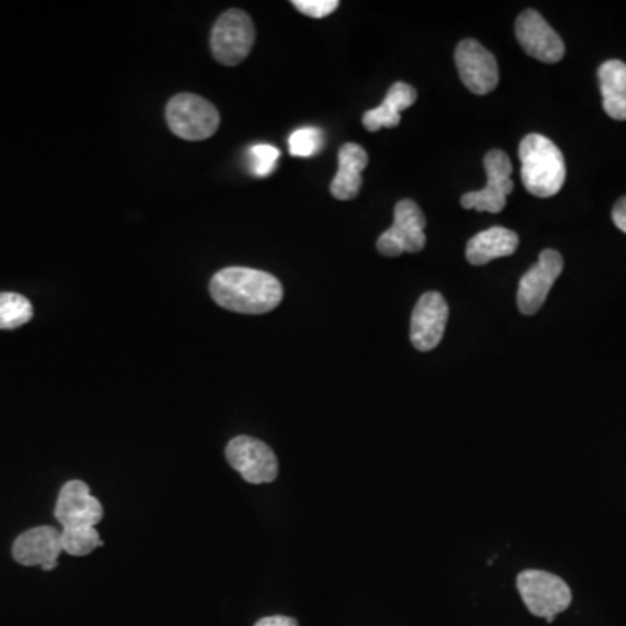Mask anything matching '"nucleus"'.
Here are the masks:
<instances>
[{
  "instance_id": "obj_15",
  "label": "nucleus",
  "mask_w": 626,
  "mask_h": 626,
  "mask_svg": "<svg viewBox=\"0 0 626 626\" xmlns=\"http://www.w3.org/2000/svg\"><path fill=\"white\" fill-rule=\"evenodd\" d=\"M369 157L360 145L347 143L339 148L338 172L331 183V196L338 200H351L362 188V171Z\"/></svg>"
},
{
  "instance_id": "obj_12",
  "label": "nucleus",
  "mask_w": 626,
  "mask_h": 626,
  "mask_svg": "<svg viewBox=\"0 0 626 626\" xmlns=\"http://www.w3.org/2000/svg\"><path fill=\"white\" fill-rule=\"evenodd\" d=\"M54 517L63 529L97 527L103 519V507L100 499L91 495L88 484L70 480L61 487Z\"/></svg>"
},
{
  "instance_id": "obj_25",
  "label": "nucleus",
  "mask_w": 626,
  "mask_h": 626,
  "mask_svg": "<svg viewBox=\"0 0 626 626\" xmlns=\"http://www.w3.org/2000/svg\"><path fill=\"white\" fill-rule=\"evenodd\" d=\"M255 626H298V622L289 616H268L260 619Z\"/></svg>"
},
{
  "instance_id": "obj_6",
  "label": "nucleus",
  "mask_w": 626,
  "mask_h": 626,
  "mask_svg": "<svg viewBox=\"0 0 626 626\" xmlns=\"http://www.w3.org/2000/svg\"><path fill=\"white\" fill-rule=\"evenodd\" d=\"M394 225L379 236L376 248L388 258H397L404 252L424 251L427 244L425 227L427 218L413 200H400L394 211Z\"/></svg>"
},
{
  "instance_id": "obj_21",
  "label": "nucleus",
  "mask_w": 626,
  "mask_h": 626,
  "mask_svg": "<svg viewBox=\"0 0 626 626\" xmlns=\"http://www.w3.org/2000/svg\"><path fill=\"white\" fill-rule=\"evenodd\" d=\"M324 147V132L317 128L296 129L289 136V152L291 156L308 159L317 156Z\"/></svg>"
},
{
  "instance_id": "obj_13",
  "label": "nucleus",
  "mask_w": 626,
  "mask_h": 626,
  "mask_svg": "<svg viewBox=\"0 0 626 626\" xmlns=\"http://www.w3.org/2000/svg\"><path fill=\"white\" fill-rule=\"evenodd\" d=\"M449 307L437 291L425 292L418 299L411 317V344L416 350L430 351L439 347L446 332Z\"/></svg>"
},
{
  "instance_id": "obj_22",
  "label": "nucleus",
  "mask_w": 626,
  "mask_h": 626,
  "mask_svg": "<svg viewBox=\"0 0 626 626\" xmlns=\"http://www.w3.org/2000/svg\"><path fill=\"white\" fill-rule=\"evenodd\" d=\"M280 150L274 145L260 143L248 150L249 171L256 178H267L279 165Z\"/></svg>"
},
{
  "instance_id": "obj_16",
  "label": "nucleus",
  "mask_w": 626,
  "mask_h": 626,
  "mask_svg": "<svg viewBox=\"0 0 626 626\" xmlns=\"http://www.w3.org/2000/svg\"><path fill=\"white\" fill-rule=\"evenodd\" d=\"M416 100H418V92L413 86L396 82L388 89L384 103L364 113V128L369 132H378L384 128H397L400 125V113L413 107Z\"/></svg>"
},
{
  "instance_id": "obj_17",
  "label": "nucleus",
  "mask_w": 626,
  "mask_h": 626,
  "mask_svg": "<svg viewBox=\"0 0 626 626\" xmlns=\"http://www.w3.org/2000/svg\"><path fill=\"white\" fill-rule=\"evenodd\" d=\"M519 248V236L505 227H493L471 237L467 244V260L471 265H487L489 261L514 255Z\"/></svg>"
},
{
  "instance_id": "obj_24",
  "label": "nucleus",
  "mask_w": 626,
  "mask_h": 626,
  "mask_svg": "<svg viewBox=\"0 0 626 626\" xmlns=\"http://www.w3.org/2000/svg\"><path fill=\"white\" fill-rule=\"evenodd\" d=\"M613 221H615L616 227L626 233V197H622L618 202L615 203L613 208Z\"/></svg>"
},
{
  "instance_id": "obj_2",
  "label": "nucleus",
  "mask_w": 626,
  "mask_h": 626,
  "mask_svg": "<svg viewBox=\"0 0 626 626\" xmlns=\"http://www.w3.org/2000/svg\"><path fill=\"white\" fill-rule=\"evenodd\" d=\"M520 178L527 192L536 197L557 196L566 181V160L559 147L543 135H527L519 147Z\"/></svg>"
},
{
  "instance_id": "obj_3",
  "label": "nucleus",
  "mask_w": 626,
  "mask_h": 626,
  "mask_svg": "<svg viewBox=\"0 0 626 626\" xmlns=\"http://www.w3.org/2000/svg\"><path fill=\"white\" fill-rule=\"evenodd\" d=\"M517 588L533 615L554 622L573 603L567 583L547 570L527 569L517 576Z\"/></svg>"
},
{
  "instance_id": "obj_10",
  "label": "nucleus",
  "mask_w": 626,
  "mask_h": 626,
  "mask_svg": "<svg viewBox=\"0 0 626 626\" xmlns=\"http://www.w3.org/2000/svg\"><path fill=\"white\" fill-rule=\"evenodd\" d=\"M564 270L563 255L555 249H545L539 255L538 264L526 271L517 291V305L524 316H535L547 301L548 292L554 288Z\"/></svg>"
},
{
  "instance_id": "obj_4",
  "label": "nucleus",
  "mask_w": 626,
  "mask_h": 626,
  "mask_svg": "<svg viewBox=\"0 0 626 626\" xmlns=\"http://www.w3.org/2000/svg\"><path fill=\"white\" fill-rule=\"evenodd\" d=\"M169 129L181 140H208L220 128V113L211 101L181 92L166 108Z\"/></svg>"
},
{
  "instance_id": "obj_7",
  "label": "nucleus",
  "mask_w": 626,
  "mask_h": 626,
  "mask_svg": "<svg viewBox=\"0 0 626 626\" xmlns=\"http://www.w3.org/2000/svg\"><path fill=\"white\" fill-rule=\"evenodd\" d=\"M484 168L487 172L486 188L479 192L465 193L461 206L474 211L498 215L507 206V197L514 192L510 157L501 150H491L484 159Z\"/></svg>"
},
{
  "instance_id": "obj_18",
  "label": "nucleus",
  "mask_w": 626,
  "mask_h": 626,
  "mask_svg": "<svg viewBox=\"0 0 626 626\" xmlns=\"http://www.w3.org/2000/svg\"><path fill=\"white\" fill-rule=\"evenodd\" d=\"M604 110L615 120H626V63L609 60L598 68Z\"/></svg>"
},
{
  "instance_id": "obj_9",
  "label": "nucleus",
  "mask_w": 626,
  "mask_h": 626,
  "mask_svg": "<svg viewBox=\"0 0 626 626\" xmlns=\"http://www.w3.org/2000/svg\"><path fill=\"white\" fill-rule=\"evenodd\" d=\"M455 60L463 85L474 95L483 97L495 91L499 82L498 61L480 42L474 39L461 40L456 48Z\"/></svg>"
},
{
  "instance_id": "obj_11",
  "label": "nucleus",
  "mask_w": 626,
  "mask_h": 626,
  "mask_svg": "<svg viewBox=\"0 0 626 626\" xmlns=\"http://www.w3.org/2000/svg\"><path fill=\"white\" fill-rule=\"evenodd\" d=\"M515 36L524 51L543 63H557L563 60L566 52V46L559 33L555 32L535 9H527L517 18Z\"/></svg>"
},
{
  "instance_id": "obj_19",
  "label": "nucleus",
  "mask_w": 626,
  "mask_h": 626,
  "mask_svg": "<svg viewBox=\"0 0 626 626\" xmlns=\"http://www.w3.org/2000/svg\"><path fill=\"white\" fill-rule=\"evenodd\" d=\"M33 307L29 299L17 292H0V329L11 331L30 322Z\"/></svg>"
},
{
  "instance_id": "obj_8",
  "label": "nucleus",
  "mask_w": 626,
  "mask_h": 626,
  "mask_svg": "<svg viewBox=\"0 0 626 626\" xmlns=\"http://www.w3.org/2000/svg\"><path fill=\"white\" fill-rule=\"evenodd\" d=\"M227 459L233 470L249 484L274 483L279 475V461L270 447L248 435H240L227 446Z\"/></svg>"
},
{
  "instance_id": "obj_20",
  "label": "nucleus",
  "mask_w": 626,
  "mask_h": 626,
  "mask_svg": "<svg viewBox=\"0 0 626 626\" xmlns=\"http://www.w3.org/2000/svg\"><path fill=\"white\" fill-rule=\"evenodd\" d=\"M63 552L73 557H86L98 547H103L97 527H76L61 530Z\"/></svg>"
},
{
  "instance_id": "obj_5",
  "label": "nucleus",
  "mask_w": 626,
  "mask_h": 626,
  "mask_svg": "<svg viewBox=\"0 0 626 626\" xmlns=\"http://www.w3.org/2000/svg\"><path fill=\"white\" fill-rule=\"evenodd\" d=\"M256 30L248 12L230 9L218 18L211 32V51L216 61L237 67L249 57L255 46Z\"/></svg>"
},
{
  "instance_id": "obj_1",
  "label": "nucleus",
  "mask_w": 626,
  "mask_h": 626,
  "mask_svg": "<svg viewBox=\"0 0 626 626\" xmlns=\"http://www.w3.org/2000/svg\"><path fill=\"white\" fill-rule=\"evenodd\" d=\"M209 292L220 307L246 316H261L282 301V284L268 271L230 267L218 271L209 284Z\"/></svg>"
},
{
  "instance_id": "obj_14",
  "label": "nucleus",
  "mask_w": 626,
  "mask_h": 626,
  "mask_svg": "<svg viewBox=\"0 0 626 626\" xmlns=\"http://www.w3.org/2000/svg\"><path fill=\"white\" fill-rule=\"evenodd\" d=\"M63 554L61 530L51 526L33 527L18 536L12 545V557L21 566H40L42 570L57 569L58 557Z\"/></svg>"
},
{
  "instance_id": "obj_23",
  "label": "nucleus",
  "mask_w": 626,
  "mask_h": 626,
  "mask_svg": "<svg viewBox=\"0 0 626 626\" xmlns=\"http://www.w3.org/2000/svg\"><path fill=\"white\" fill-rule=\"evenodd\" d=\"M292 6L307 17L320 20L332 14L338 9L339 2L338 0H292Z\"/></svg>"
}]
</instances>
